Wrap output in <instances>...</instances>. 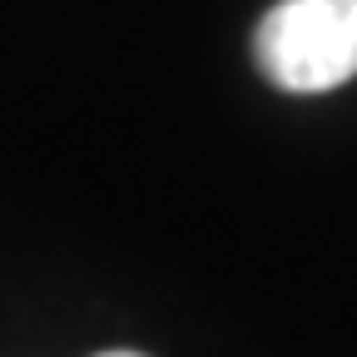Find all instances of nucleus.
I'll return each instance as SVG.
<instances>
[{"mask_svg":"<svg viewBox=\"0 0 357 357\" xmlns=\"http://www.w3.org/2000/svg\"><path fill=\"white\" fill-rule=\"evenodd\" d=\"M258 70L288 95H323L357 75V0H283L258 20Z\"/></svg>","mask_w":357,"mask_h":357,"instance_id":"f257e3e1","label":"nucleus"},{"mask_svg":"<svg viewBox=\"0 0 357 357\" xmlns=\"http://www.w3.org/2000/svg\"><path fill=\"white\" fill-rule=\"evenodd\" d=\"M100 357H139V352H100Z\"/></svg>","mask_w":357,"mask_h":357,"instance_id":"f03ea898","label":"nucleus"}]
</instances>
